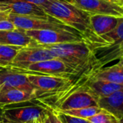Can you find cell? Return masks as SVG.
<instances>
[{
    "instance_id": "5bb4252c",
    "label": "cell",
    "mask_w": 123,
    "mask_h": 123,
    "mask_svg": "<svg viewBox=\"0 0 123 123\" xmlns=\"http://www.w3.org/2000/svg\"><path fill=\"white\" fill-rule=\"evenodd\" d=\"M37 43L25 32V30L17 28L14 30L6 31L0 30V44L24 48L32 46Z\"/></svg>"
},
{
    "instance_id": "d6986e66",
    "label": "cell",
    "mask_w": 123,
    "mask_h": 123,
    "mask_svg": "<svg viewBox=\"0 0 123 123\" xmlns=\"http://www.w3.org/2000/svg\"><path fill=\"white\" fill-rule=\"evenodd\" d=\"M22 48L19 46L0 44V68L9 66Z\"/></svg>"
},
{
    "instance_id": "ffe728a7",
    "label": "cell",
    "mask_w": 123,
    "mask_h": 123,
    "mask_svg": "<svg viewBox=\"0 0 123 123\" xmlns=\"http://www.w3.org/2000/svg\"><path fill=\"white\" fill-rule=\"evenodd\" d=\"M102 110L98 106H92L87 107H83L79 109H74V110H64V111H58L66 114L68 115H71L76 117L83 118V119H89L92 116L98 114Z\"/></svg>"
},
{
    "instance_id": "ba28073f",
    "label": "cell",
    "mask_w": 123,
    "mask_h": 123,
    "mask_svg": "<svg viewBox=\"0 0 123 123\" xmlns=\"http://www.w3.org/2000/svg\"><path fill=\"white\" fill-rule=\"evenodd\" d=\"M25 32L40 45H55L82 41L79 33L58 30H25Z\"/></svg>"
},
{
    "instance_id": "4316f807",
    "label": "cell",
    "mask_w": 123,
    "mask_h": 123,
    "mask_svg": "<svg viewBox=\"0 0 123 123\" xmlns=\"http://www.w3.org/2000/svg\"><path fill=\"white\" fill-rule=\"evenodd\" d=\"M110 1L120 6L123 7V0H110Z\"/></svg>"
},
{
    "instance_id": "44dd1931",
    "label": "cell",
    "mask_w": 123,
    "mask_h": 123,
    "mask_svg": "<svg viewBox=\"0 0 123 123\" xmlns=\"http://www.w3.org/2000/svg\"><path fill=\"white\" fill-rule=\"evenodd\" d=\"M123 17L120 18L116 27L108 33L102 35L110 44L114 45L123 42Z\"/></svg>"
},
{
    "instance_id": "83f0119b",
    "label": "cell",
    "mask_w": 123,
    "mask_h": 123,
    "mask_svg": "<svg viewBox=\"0 0 123 123\" xmlns=\"http://www.w3.org/2000/svg\"><path fill=\"white\" fill-rule=\"evenodd\" d=\"M8 14H9L8 13L1 12H0V20L8 19Z\"/></svg>"
},
{
    "instance_id": "f1b7e54d",
    "label": "cell",
    "mask_w": 123,
    "mask_h": 123,
    "mask_svg": "<svg viewBox=\"0 0 123 123\" xmlns=\"http://www.w3.org/2000/svg\"><path fill=\"white\" fill-rule=\"evenodd\" d=\"M0 123H6L5 120L3 117V114H2V109L0 107Z\"/></svg>"
},
{
    "instance_id": "f546056e",
    "label": "cell",
    "mask_w": 123,
    "mask_h": 123,
    "mask_svg": "<svg viewBox=\"0 0 123 123\" xmlns=\"http://www.w3.org/2000/svg\"><path fill=\"white\" fill-rule=\"evenodd\" d=\"M53 111H54V110H53ZM54 112H55V111H54ZM55 114H56V113H55ZM56 116H57V115H56ZM57 123H61V121L59 120V118L58 117V116H57Z\"/></svg>"
},
{
    "instance_id": "cb8c5ba5",
    "label": "cell",
    "mask_w": 123,
    "mask_h": 123,
    "mask_svg": "<svg viewBox=\"0 0 123 123\" xmlns=\"http://www.w3.org/2000/svg\"><path fill=\"white\" fill-rule=\"evenodd\" d=\"M17 29V27L8 19L0 20V30L6 31V30H14Z\"/></svg>"
},
{
    "instance_id": "4fadbf2b",
    "label": "cell",
    "mask_w": 123,
    "mask_h": 123,
    "mask_svg": "<svg viewBox=\"0 0 123 123\" xmlns=\"http://www.w3.org/2000/svg\"><path fill=\"white\" fill-rule=\"evenodd\" d=\"M97 106L111 113L119 120L123 117V90L117 91L110 95L97 99Z\"/></svg>"
},
{
    "instance_id": "7a4b0ae2",
    "label": "cell",
    "mask_w": 123,
    "mask_h": 123,
    "mask_svg": "<svg viewBox=\"0 0 123 123\" xmlns=\"http://www.w3.org/2000/svg\"><path fill=\"white\" fill-rule=\"evenodd\" d=\"M56 58L61 59L79 76L92 74L103 67L97 57L96 51L85 42L61 43L45 45Z\"/></svg>"
},
{
    "instance_id": "9c48e42d",
    "label": "cell",
    "mask_w": 123,
    "mask_h": 123,
    "mask_svg": "<svg viewBox=\"0 0 123 123\" xmlns=\"http://www.w3.org/2000/svg\"><path fill=\"white\" fill-rule=\"evenodd\" d=\"M85 84L55 104L51 109L55 111H64L97 106V99L86 89Z\"/></svg>"
},
{
    "instance_id": "603a6c76",
    "label": "cell",
    "mask_w": 123,
    "mask_h": 123,
    "mask_svg": "<svg viewBox=\"0 0 123 123\" xmlns=\"http://www.w3.org/2000/svg\"><path fill=\"white\" fill-rule=\"evenodd\" d=\"M55 111V110H54ZM58 117L61 121L62 123H92L89 122L87 119H83L79 117H73L71 115H68L61 112L55 111Z\"/></svg>"
},
{
    "instance_id": "1f68e13d",
    "label": "cell",
    "mask_w": 123,
    "mask_h": 123,
    "mask_svg": "<svg viewBox=\"0 0 123 123\" xmlns=\"http://www.w3.org/2000/svg\"></svg>"
},
{
    "instance_id": "8992f818",
    "label": "cell",
    "mask_w": 123,
    "mask_h": 123,
    "mask_svg": "<svg viewBox=\"0 0 123 123\" xmlns=\"http://www.w3.org/2000/svg\"><path fill=\"white\" fill-rule=\"evenodd\" d=\"M35 90V99L58 92L68 87L74 79L48 75L26 74Z\"/></svg>"
},
{
    "instance_id": "30bf717a",
    "label": "cell",
    "mask_w": 123,
    "mask_h": 123,
    "mask_svg": "<svg viewBox=\"0 0 123 123\" xmlns=\"http://www.w3.org/2000/svg\"><path fill=\"white\" fill-rule=\"evenodd\" d=\"M89 14L110 15L123 17V7L110 0H64Z\"/></svg>"
},
{
    "instance_id": "7c38bea8",
    "label": "cell",
    "mask_w": 123,
    "mask_h": 123,
    "mask_svg": "<svg viewBox=\"0 0 123 123\" xmlns=\"http://www.w3.org/2000/svg\"><path fill=\"white\" fill-rule=\"evenodd\" d=\"M12 87L35 95V90L28 80L27 76L8 67L0 68V87Z\"/></svg>"
},
{
    "instance_id": "e0dca14e",
    "label": "cell",
    "mask_w": 123,
    "mask_h": 123,
    "mask_svg": "<svg viewBox=\"0 0 123 123\" xmlns=\"http://www.w3.org/2000/svg\"><path fill=\"white\" fill-rule=\"evenodd\" d=\"M35 99L34 94L12 87H0V107Z\"/></svg>"
},
{
    "instance_id": "484cf974",
    "label": "cell",
    "mask_w": 123,
    "mask_h": 123,
    "mask_svg": "<svg viewBox=\"0 0 123 123\" xmlns=\"http://www.w3.org/2000/svg\"><path fill=\"white\" fill-rule=\"evenodd\" d=\"M0 1H3V0H0ZM19 1H29V2H32L34 4H36L37 5L41 6L43 4H44L47 0H19Z\"/></svg>"
},
{
    "instance_id": "5b68a950",
    "label": "cell",
    "mask_w": 123,
    "mask_h": 123,
    "mask_svg": "<svg viewBox=\"0 0 123 123\" xmlns=\"http://www.w3.org/2000/svg\"><path fill=\"white\" fill-rule=\"evenodd\" d=\"M9 68L25 74L48 75L69 79H76L80 76L74 70L58 58L35 63L22 69Z\"/></svg>"
},
{
    "instance_id": "4dcf8cb0",
    "label": "cell",
    "mask_w": 123,
    "mask_h": 123,
    "mask_svg": "<svg viewBox=\"0 0 123 123\" xmlns=\"http://www.w3.org/2000/svg\"><path fill=\"white\" fill-rule=\"evenodd\" d=\"M43 120H40V121H37V122H34V123H42Z\"/></svg>"
},
{
    "instance_id": "ac0fdd59",
    "label": "cell",
    "mask_w": 123,
    "mask_h": 123,
    "mask_svg": "<svg viewBox=\"0 0 123 123\" xmlns=\"http://www.w3.org/2000/svg\"><path fill=\"white\" fill-rule=\"evenodd\" d=\"M110 15L92 14L90 15V24L94 32L99 37L112 31L117 25L120 19Z\"/></svg>"
},
{
    "instance_id": "8fae6325",
    "label": "cell",
    "mask_w": 123,
    "mask_h": 123,
    "mask_svg": "<svg viewBox=\"0 0 123 123\" xmlns=\"http://www.w3.org/2000/svg\"><path fill=\"white\" fill-rule=\"evenodd\" d=\"M0 12L19 16H45L41 6L36 4L19 0L0 1Z\"/></svg>"
},
{
    "instance_id": "2e32d148",
    "label": "cell",
    "mask_w": 123,
    "mask_h": 123,
    "mask_svg": "<svg viewBox=\"0 0 123 123\" xmlns=\"http://www.w3.org/2000/svg\"><path fill=\"white\" fill-rule=\"evenodd\" d=\"M86 89L97 99L101 97L110 95L117 91L123 90V84H119L103 80L91 79L85 84Z\"/></svg>"
},
{
    "instance_id": "52a82bcc",
    "label": "cell",
    "mask_w": 123,
    "mask_h": 123,
    "mask_svg": "<svg viewBox=\"0 0 123 123\" xmlns=\"http://www.w3.org/2000/svg\"><path fill=\"white\" fill-rule=\"evenodd\" d=\"M56 58L48 48L38 43L22 48L7 67L22 69L30 64Z\"/></svg>"
},
{
    "instance_id": "277c9868",
    "label": "cell",
    "mask_w": 123,
    "mask_h": 123,
    "mask_svg": "<svg viewBox=\"0 0 123 123\" xmlns=\"http://www.w3.org/2000/svg\"><path fill=\"white\" fill-rule=\"evenodd\" d=\"M8 19L14 25L22 30H66L79 33L75 30L58 20L57 19L47 14L45 16H19L9 14ZM81 36V35H80Z\"/></svg>"
},
{
    "instance_id": "7402d4cb",
    "label": "cell",
    "mask_w": 123,
    "mask_h": 123,
    "mask_svg": "<svg viewBox=\"0 0 123 123\" xmlns=\"http://www.w3.org/2000/svg\"><path fill=\"white\" fill-rule=\"evenodd\" d=\"M87 120L92 123H122L123 120L104 110Z\"/></svg>"
},
{
    "instance_id": "d4e9b609",
    "label": "cell",
    "mask_w": 123,
    "mask_h": 123,
    "mask_svg": "<svg viewBox=\"0 0 123 123\" xmlns=\"http://www.w3.org/2000/svg\"><path fill=\"white\" fill-rule=\"evenodd\" d=\"M42 123H57V116L55 112L50 109L45 117L43 118Z\"/></svg>"
},
{
    "instance_id": "6da1fadb",
    "label": "cell",
    "mask_w": 123,
    "mask_h": 123,
    "mask_svg": "<svg viewBox=\"0 0 123 123\" xmlns=\"http://www.w3.org/2000/svg\"><path fill=\"white\" fill-rule=\"evenodd\" d=\"M45 12L79 32L84 42L96 52L110 44L103 37L94 32L90 24V15L86 12L64 0H47L41 5Z\"/></svg>"
},
{
    "instance_id": "9a60e30c",
    "label": "cell",
    "mask_w": 123,
    "mask_h": 123,
    "mask_svg": "<svg viewBox=\"0 0 123 123\" xmlns=\"http://www.w3.org/2000/svg\"><path fill=\"white\" fill-rule=\"evenodd\" d=\"M91 79L103 80L123 84V58L120 59L117 63L111 66L102 67L95 71L90 76Z\"/></svg>"
},
{
    "instance_id": "3957f363",
    "label": "cell",
    "mask_w": 123,
    "mask_h": 123,
    "mask_svg": "<svg viewBox=\"0 0 123 123\" xmlns=\"http://www.w3.org/2000/svg\"><path fill=\"white\" fill-rule=\"evenodd\" d=\"M6 123H31L42 120L50 110L37 99L1 107Z\"/></svg>"
}]
</instances>
